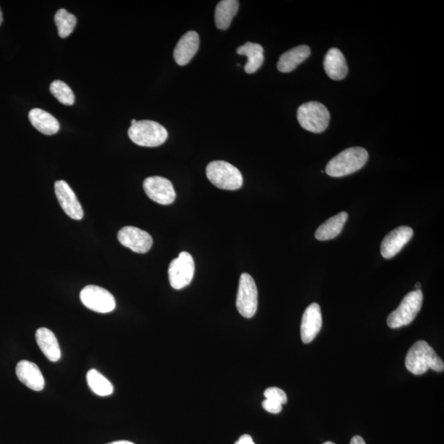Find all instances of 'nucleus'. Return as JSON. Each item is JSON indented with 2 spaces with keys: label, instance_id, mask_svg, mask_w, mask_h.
Returning a JSON list of instances; mask_svg holds the SVG:
<instances>
[{
  "label": "nucleus",
  "instance_id": "7ed1b4c3",
  "mask_svg": "<svg viewBox=\"0 0 444 444\" xmlns=\"http://www.w3.org/2000/svg\"><path fill=\"white\" fill-rule=\"evenodd\" d=\"M207 177L216 187L225 190H237L243 185L241 172L232 164L215 161L208 164Z\"/></svg>",
  "mask_w": 444,
  "mask_h": 444
},
{
  "label": "nucleus",
  "instance_id": "9b49d317",
  "mask_svg": "<svg viewBox=\"0 0 444 444\" xmlns=\"http://www.w3.org/2000/svg\"><path fill=\"white\" fill-rule=\"evenodd\" d=\"M119 243L137 254H146L153 246V238L144 230L135 226H126L118 233Z\"/></svg>",
  "mask_w": 444,
  "mask_h": 444
},
{
  "label": "nucleus",
  "instance_id": "4468645a",
  "mask_svg": "<svg viewBox=\"0 0 444 444\" xmlns=\"http://www.w3.org/2000/svg\"><path fill=\"white\" fill-rule=\"evenodd\" d=\"M323 318L321 306L317 303L311 304L305 309L302 317L300 334L305 344L310 343L321 332Z\"/></svg>",
  "mask_w": 444,
  "mask_h": 444
},
{
  "label": "nucleus",
  "instance_id": "20e7f679",
  "mask_svg": "<svg viewBox=\"0 0 444 444\" xmlns=\"http://www.w3.org/2000/svg\"><path fill=\"white\" fill-rule=\"evenodd\" d=\"M297 119L305 130L321 133L330 126V113L321 102L309 101L300 106L297 110Z\"/></svg>",
  "mask_w": 444,
  "mask_h": 444
},
{
  "label": "nucleus",
  "instance_id": "423d86ee",
  "mask_svg": "<svg viewBox=\"0 0 444 444\" xmlns=\"http://www.w3.org/2000/svg\"><path fill=\"white\" fill-rule=\"evenodd\" d=\"M423 304V293L416 290L404 297L396 310L389 314L387 324L390 328H399L409 325L420 312Z\"/></svg>",
  "mask_w": 444,
  "mask_h": 444
},
{
  "label": "nucleus",
  "instance_id": "c756f323",
  "mask_svg": "<svg viewBox=\"0 0 444 444\" xmlns=\"http://www.w3.org/2000/svg\"><path fill=\"white\" fill-rule=\"evenodd\" d=\"M350 444H366L365 441H364V438L361 436H359V435H357V436H354L352 439V441H350Z\"/></svg>",
  "mask_w": 444,
  "mask_h": 444
},
{
  "label": "nucleus",
  "instance_id": "c85d7f7f",
  "mask_svg": "<svg viewBox=\"0 0 444 444\" xmlns=\"http://www.w3.org/2000/svg\"><path fill=\"white\" fill-rule=\"evenodd\" d=\"M234 444H255L254 441H253L250 435L244 434L242 435L241 438H239V441Z\"/></svg>",
  "mask_w": 444,
  "mask_h": 444
},
{
  "label": "nucleus",
  "instance_id": "f3484780",
  "mask_svg": "<svg viewBox=\"0 0 444 444\" xmlns=\"http://www.w3.org/2000/svg\"><path fill=\"white\" fill-rule=\"evenodd\" d=\"M323 67L327 76L336 81L344 79L348 74L345 58L337 48H332L327 51Z\"/></svg>",
  "mask_w": 444,
  "mask_h": 444
},
{
  "label": "nucleus",
  "instance_id": "f03ea898",
  "mask_svg": "<svg viewBox=\"0 0 444 444\" xmlns=\"http://www.w3.org/2000/svg\"><path fill=\"white\" fill-rule=\"evenodd\" d=\"M368 153L365 148H350L343 151L331 161L326 166V173L332 177H343L353 174L366 165Z\"/></svg>",
  "mask_w": 444,
  "mask_h": 444
},
{
  "label": "nucleus",
  "instance_id": "2f4dec72",
  "mask_svg": "<svg viewBox=\"0 0 444 444\" xmlns=\"http://www.w3.org/2000/svg\"><path fill=\"white\" fill-rule=\"evenodd\" d=\"M3 22V13L1 11V8H0V25L2 24Z\"/></svg>",
  "mask_w": 444,
  "mask_h": 444
},
{
  "label": "nucleus",
  "instance_id": "2eb2a0df",
  "mask_svg": "<svg viewBox=\"0 0 444 444\" xmlns=\"http://www.w3.org/2000/svg\"><path fill=\"white\" fill-rule=\"evenodd\" d=\"M16 375L21 383L33 391H42L44 387V379L41 370L35 364L21 361L16 367Z\"/></svg>",
  "mask_w": 444,
  "mask_h": 444
},
{
  "label": "nucleus",
  "instance_id": "39448f33",
  "mask_svg": "<svg viewBox=\"0 0 444 444\" xmlns=\"http://www.w3.org/2000/svg\"><path fill=\"white\" fill-rule=\"evenodd\" d=\"M128 137L137 145L155 148L165 143L168 132L157 122L141 121L130 126Z\"/></svg>",
  "mask_w": 444,
  "mask_h": 444
},
{
  "label": "nucleus",
  "instance_id": "393cba45",
  "mask_svg": "<svg viewBox=\"0 0 444 444\" xmlns=\"http://www.w3.org/2000/svg\"><path fill=\"white\" fill-rule=\"evenodd\" d=\"M55 22L58 28V33L61 38L69 37L77 25V19L72 13L65 8L58 10L55 16Z\"/></svg>",
  "mask_w": 444,
  "mask_h": 444
},
{
  "label": "nucleus",
  "instance_id": "6e6552de",
  "mask_svg": "<svg viewBox=\"0 0 444 444\" xmlns=\"http://www.w3.org/2000/svg\"><path fill=\"white\" fill-rule=\"evenodd\" d=\"M195 264L193 257L187 252L180 253L169 266L168 276L171 286L180 290L189 285L194 276Z\"/></svg>",
  "mask_w": 444,
  "mask_h": 444
},
{
  "label": "nucleus",
  "instance_id": "9d476101",
  "mask_svg": "<svg viewBox=\"0 0 444 444\" xmlns=\"http://www.w3.org/2000/svg\"><path fill=\"white\" fill-rule=\"evenodd\" d=\"M144 189L150 199L162 205L171 204L176 197L174 186L170 180L164 177L146 178L144 182Z\"/></svg>",
  "mask_w": 444,
  "mask_h": 444
},
{
  "label": "nucleus",
  "instance_id": "b1692460",
  "mask_svg": "<svg viewBox=\"0 0 444 444\" xmlns=\"http://www.w3.org/2000/svg\"><path fill=\"white\" fill-rule=\"evenodd\" d=\"M87 381L89 388L99 396H110L114 392L112 384L96 370L88 371Z\"/></svg>",
  "mask_w": 444,
  "mask_h": 444
},
{
  "label": "nucleus",
  "instance_id": "dca6fc26",
  "mask_svg": "<svg viewBox=\"0 0 444 444\" xmlns=\"http://www.w3.org/2000/svg\"><path fill=\"white\" fill-rule=\"evenodd\" d=\"M199 35L194 31H189L182 37L176 44L174 58L176 63L184 66L189 63L198 52Z\"/></svg>",
  "mask_w": 444,
  "mask_h": 444
},
{
  "label": "nucleus",
  "instance_id": "a878e982",
  "mask_svg": "<svg viewBox=\"0 0 444 444\" xmlns=\"http://www.w3.org/2000/svg\"><path fill=\"white\" fill-rule=\"evenodd\" d=\"M50 91L52 95L60 102L61 104L65 105H72L74 104L75 96L71 88L64 82L60 80L51 83Z\"/></svg>",
  "mask_w": 444,
  "mask_h": 444
},
{
  "label": "nucleus",
  "instance_id": "473e14b6",
  "mask_svg": "<svg viewBox=\"0 0 444 444\" xmlns=\"http://www.w3.org/2000/svg\"><path fill=\"white\" fill-rule=\"evenodd\" d=\"M420 287H421V284L416 283V290H420Z\"/></svg>",
  "mask_w": 444,
  "mask_h": 444
},
{
  "label": "nucleus",
  "instance_id": "7c9ffc66",
  "mask_svg": "<svg viewBox=\"0 0 444 444\" xmlns=\"http://www.w3.org/2000/svg\"><path fill=\"white\" fill-rule=\"evenodd\" d=\"M109 444H135V443L130 441H122L113 442Z\"/></svg>",
  "mask_w": 444,
  "mask_h": 444
},
{
  "label": "nucleus",
  "instance_id": "6ab92c4d",
  "mask_svg": "<svg viewBox=\"0 0 444 444\" xmlns=\"http://www.w3.org/2000/svg\"><path fill=\"white\" fill-rule=\"evenodd\" d=\"M310 48L308 46H299L284 53L280 57L278 69L282 73H290L296 69L310 56Z\"/></svg>",
  "mask_w": 444,
  "mask_h": 444
},
{
  "label": "nucleus",
  "instance_id": "5701e85b",
  "mask_svg": "<svg viewBox=\"0 0 444 444\" xmlns=\"http://www.w3.org/2000/svg\"><path fill=\"white\" fill-rule=\"evenodd\" d=\"M239 3L237 0H223L216 8L215 22L216 28L226 30L232 24L234 17L239 10Z\"/></svg>",
  "mask_w": 444,
  "mask_h": 444
},
{
  "label": "nucleus",
  "instance_id": "f257e3e1",
  "mask_svg": "<svg viewBox=\"0 0 444 444\" xmlns=\"http://www.w3.org/2000/svg\"><path fill=\"white\" fill-rule=\"evenodd\" d=\"M408 371L416 375L427 372L429 368L436 372L444 370V364L436 352L425 341L421 340L411 346L406 357Z\"/></svg>",
  "mask_w": 444,
  "mask_h": 444
},
{
  "label": "nucleus",
  "instance_id": "1a4fd4ad",
  "mask_svg": "<svg viewBox=\"0 0 444 444\" xmlns=\"http://www.w3.org/2000/svg\"><path fill=\"white\" fill-rule=\"evenodd\" d=\"M82 303L89 309L100 314L112 312L117 306L114 297L105 289L97 286H87L80 292Z\"/></svg>",
  "mask_w": 444,
  "mask_h": 444
},
{
  "label": "nucleus",
  "instance_id": "ddd939ff",
  "mask_svg": "<svg viewBox=\"0 0 444 444\" xmlns=\"http://www.w3.org/2000/svg\"><path fill=\"white\" fill-rule=\"evenodd\" d=\"M413 230L409 226H400L388 233L381 244V255L384 259H392L411 241Z\"/></svg>",
  "mask_w": 444,
  "mask_h": 444
},
{
  "label": "nucleus",
  "instance_id": "cd10ccee",
  "mask_svg": "<svg viewBox=\"0 0 444 444\" xmlns=\"http://www.w3.org/2000/svg\"><path fill=\"white\" fill-rule=\"evenodd\" d=\"M263 407L268 412L273 414H278L282 411V405L279 402L273 401V400L266 399L263 402Z\"/></svg>",
  "mask_w": 444,
  "mask_h": 444
},
{
  "label": "nucleus",
  "instance_id": "4be33fe9",
  "mask_svg": "<svg viewBox=\"0 0 444 444\" xmlns=\"http://www.w3.org/2000/svg\"><path fill=\"white\" fill-rule=\"evenodd\" d=\"M237 54L248 58L244 70L248 74H255L264 63V48L259 44L246 42L237 49Z\"/></svg>",
  "mask_w": 444,
  "mask_h": 444
},
{
  "label": "nucleus",
  "instance_id": "412c9836",
  "mask_svg": "<svg viewBox=\"0 0 444 444\" xmlns=\"http://www.w3.org/2000/svg\"><path fill=\"white\" fill-rule=\"evenodd\" d=\"M348 219V212H341L323 223L315 232V238L318 241H330L339 237Z\"/></svg>",
  "mask_w": 444,
  "mask_h": 444
},
{
  "label": "nucleus",
  "instance_id": "f704fd0d",
  "mask_svg": "<svg viewBox=\"0 0 444 444\" xmlns=\"http://www.w3.org/2000/svg\"><path fill=\"white\" fill-rule=\"evenodd\" d=\"M323 444H335V443L332 442H326V443H324Z\"/></svg>",
  "mask_w": 444,
  "mask_h": 444
},
{
  "label": "nucleus",
  "instance_id": "f8f14e48",
  "mask_svg": "<svg viewBox=\"0 0 444 444\" xmlns=\"http://www.w3.org/2000/svg\"><path fill=\"white\" fill-rule=\"evenodd\" d=\"M55 192L62 210L65 211L70 219L77 221L83 219V207L80 204L76 194H75L74 190L71 189L66 181H56L55 183Z\"/></svg>",
  "mask_w": 444,
  "mask_h": 444
},
{
  "label": "nucleus",
  "instance_id": "72a5a7b5",
  "mask_svg": "<svg viewBox=\"0 0 444 444\" xmlns=\"http://www.w3.org/2000/svg\"><path fill=\"white\" fill-rule=\"evenodd\" d=\"M137 123L136 119H133V121H131V126H133V124H135Z\"/></svg>",
  "mask_w": 444,
  "mask_h": 444
},
{
  "label": "nucleus",
  "instance_id": "aec40b11",
  "mask_svg": "<svg viewBox=\"0 0 444 444\" xmlns=\"http://www.w3.org/2000/svg\"><path fill=\"white\" fill-rule=\"evenodd\" d=\"M28 117L33 127L43 135H54L60 130V123L47 111L35 108L30 111Z\"/></svg>",
  "mask_w": 444,
  "mask_h": 444
},
{
  "label": "nucleus",
  "instance_id": "bb28decb",
  "mask_svg": "<svg viewBox=\"0 0 444 444\" xmlns=\"http://www.w3.org/2000/svg\"><path fill=\"white\" fill-rule=\"evenodd\" d=\"M266 399L273 400V401L279 402L280 404H286L287 402V396L283 390L276 387L268 388L264 392Z\"/></svg>",
  "mask_w": 444,
  "mask_h": 444
},
{
  "label": "nucleus",
  "instance_id": "0eeeda50",
  "mask_svg": "<svg viewBox=\"0 0 444 444\" xmlns=\"http://www.w3.org/2000/svg\"><path fill=\"white\" fill-rule=\"evenodd\" d=\"M257 289L254 278L250 274H241L237 298L239 313L246 318L254 317L257 312Z\"/></svg>",
  "mask_w": 444,
  "mask_h": 444
},
{
  "label": "nucleus",
  "instance_id": "a211bd4d",
  "mask_svg": "<svg viewBox=\"0 0 444 444\" xmlns=\"http://www.w3.org/2000/svg\"><path fill=\"white\" fill-rule=\"evenodd\" d=\"M35 339L40 349L49 361L56 362L61 357V350L59 343L54 332L46 327H41L35 332Z\"/></svg>",
  "mask_w": 444,
  "mask_h": 444
}]
</instances>
